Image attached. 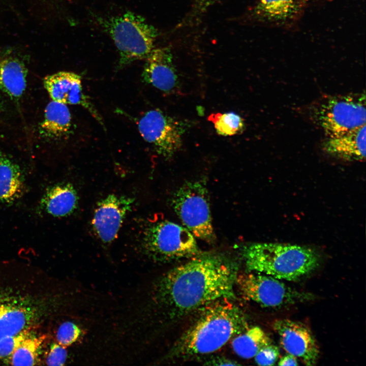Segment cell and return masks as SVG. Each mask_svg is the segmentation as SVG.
Instances as JSON below:
<instances>
[{
  "label": "cell",
  "mask_w": 366,
  "mask_h": 366,
  "mask_svg": "<svg viewBox=\"0 0 366 366\" xmlns=\"http://www.w3.org/2000/svg\"><path fill=\"white\" fill-rule=\"evenodd\" d=\"M70 294L37 266L0 261V340L24 331L43 332L66 315Z\"/></svg>",
  "instance_id": "cell-1"
},
{
  "label": "cell",
  "mask_w": 366,
  "mask_h": 366,
  "mask_svg": "<svg viewBox=\"0 0 366 366\" xmlns=\"http://www.w3.org/2000/svg\"><path fill=\"white\" fill-rule=\"evenodd\" d=\"M237 269L236 262L225 254L201 252L159 280L154 300L176 316L219 299L232 300Z\"/></svg>",
  "instance_id": "cell-2"
},
{
  "label": "cell",
  "mask_w": 366,
  "mask_h": 366,
  "mask_svg": "<svg viewBox=\"0 0 366 366\" xmlns=\"http://www.w3.org/2000/svg\"><path fill=\"white\" fill-rule=\"evenodd\" d=\"M224 298L204 307L196 321L177 342L173 355L188 358L213 353L248 326L244 314Z\"/></svg>",
  "instance_id": "cell-3"
},
{
  "label": "cell",
  "mask_w": 366,
  "mask_h": 366,
  "mask_svg": "<svg viewBox=\"0 0 366 366\" xmlns=\"http://www.w3.org/2000/svg\"><path fill=\"white\" fill-rule=\"evenodd\" d=\"M240 255L247 271L289 281L309 274L320 262L319 254L312 248L281 243L247 244L241 248Z\"/></svg>",
  "instance_id": "cell-4"
},
{
  "label": "cell",
  "mask_w": 366,
  "mask_h": 366,
  "mask_svg": "<svg viewBox=\"0 0 366 366\" xmlns=\"http://www.w3.org/2000/svg\"><path fill=\"white\" fill-rule=\"evenodd\" d=\"M99 25L113 40L118 52L117 69L145 59L155 48L157 29L132 12L109 17L96 16Z\"/></svg>",
  "instance_id": "cell-5"
},
{
  "label": "cell",
  "mask_w": 366,
  "mask_h": 366,
  "mask_svg": "<svg viewBox=\"0 0 366 366\" xmlns=\"http://www.w3.org/2000/svg\"><path fill=\"white\" fill-rule=\"evenodd\" d=\"M308 114L327 137L343 134L365 125V94L324 96L310 105Z\"/></svg>",
  "instance_id": "cell-6"
},
{
  "label": "cell",
  "mask_w": 366,
  "mask_h": 366,
  "mask_svg": "<svg viewBox=\"0 0 366 366\" xmlns=\"http://www.w3.org/2000/svg\"><path fill=\"white\" fill-rule=\"evenodd\" d=\"M141 248L149 258L160 262L189 259L201 253L189 230L167 219L151 223L145 228Z\"/></svg>",
  "instance_id": "cell-7"
},
{
  "label": "cell",
  "mask_w": 366,
  "mask_h": 366,
  "mask_svg": "<svg viewBox=\"0 0 366 366\" xmlns=\"http://www.w3.org/2000/svg\"><path fill=\"white\" fill-rule=\"evenodd\" d=\"M171 205L181 225L196 238L209 243L215 241L209 194L204 178L183 183L174 193Z\"/></svg>",
  "instance_id": "cell-8"
},
{
  "label": "cell",
  "mask_w": 366,
  "mask_h": 366,
  "mask_svg": "<svg viewBox=\"0 0 366 366\" xmlns=\"http://www.w3.org/2000/svg\"><path fill=\"white\" fill-rule=\"evenodd\" d=\"M235 285L245 299L263 307L279 308L308 300L312 297L293 289L280 280L257 272L237 273Z\"/></svg>",
  "instance_id": "cell-9"
},
{
  "label": "cell",
  "mask_w": 366,
  "mask_h": 366,
  "mask_svg": "<svg viewBox=\"0 0 366 366\" xmlns=\"http://www.w3.org/2000/svg\"><path fill=\"white\" fill-rule=\"evenodd\" d=\"M138 131L147 142L166 159L172 158L180 148L182 137L187 124L159 109L144 113L136 121Z\"/></svg>",
  "instance_id": "cell-10"
},
{
  "label": "cell",
  "mask_w": 366,
  "mask_h": 366,
  "mask_svg": "<svg viewBox=\"0 0 366 366\" xmlns=\"http://www.w3.org/2000/svg\"><path fill=\"white\" fill-rule=\"evenodd\" d=\"M272 327L281 345L288 354L307 365H315L318 359V346L310 329L304 324L288 319L276 320Z\"/></svg>",
  "instance_id": "cell-11"
},
{
  "label": "cell",
  "mask_w": 366,
  "mask_h": 366,
  "mask_svg": "<svg viewBox=\"0 0 366 366\" xmlns=\"http://www.w3.org/2000/svg\"><path fill=\"white\" fill-rule=\"evenodd\" d=\"M134 199L110 194L99 201L92 219L94 230L104 243L112 242L127 215L131 210Z\"/></svg>",
  "instance_id": "cell-12"
},
{
  "label": "cell",
  "mask_w": 366,
  "mask_h": 366,
  "mask_svg": "<svg viewBox=\"0 0 366 366\" xmlns=\"http://www.w3.org/2000/svg\"><path fill=\"white\" fill-rule=\"evenodd\" d=\"M43 83L52 101L65 105H77L83 107L103 128L105 127L100 113L83 92L80 75L71 72L60 71L46 76Z\"/></svg>",
  "instance_id": "cell-13"
},
{
  "label": "cell",
  "mask_w": 366,
  "mask_h": 366,
  "mask_svg": "<svg viewBox=\"0 0 366 366\" xmlns=\"http://www.w3.org/2000/svg\"><path fill=\"white\" fill-rule=\"evenodd\" d=\"M144 60L143 81L164 93H171L176 88L177 75L169 48H155Z\"/></svg>",
  "instance_id": "cell-14"
},
{
  "label": "cell",
  "mask_w": 366,
  "mask_h": 366,
  "mask_svg": "<svg viewBox=\"0 0 366 366\" xmlns=\"http://www.w3.org/2000/svg\"><path fill=\"white\" fill-rule=\"evenodd\" d=\"M365 125L343 134L327 137L323 150L345 161H361L365 158Z\"/></svg>",
  "instance_id": "cell-15"
},
{
  "label": "cell",
  "mask_w": 366,
  "mask_h": 366,
  "mask_svg": "<svg viewBox=\"0 0 366 366\" xmlns=\"http://www.w3.org/2000/svg\"><path fill=\"white\" fill-rule=\"evenodd\" d=\"M305 3L304 0H258L252 16L260 22L286 24L297 18Z\"/></svg>",
  "instance_id": "cell-16"
},
{
  "label": "cell",
  "mask_w": 366,
  "mask_h": 366,
  "mask_svg": "<svg viewBox=\"0 0 366 366\" xmlns=\"http://www.w3.org/2000/svg\"><path fill=\"white\" fill-rule=\"evenodd\" d=\"M78 202L77 193L72 185L58 183L47 189L41 199L40 207L49 215L62 217L71 214Z\"/></svg>",
  "instance_id": "cell-17"
},
{
  "label": "cell",
  "mask_w": 366,
  "mask_h": 366,
  "mask_svg": "<svg viewBox=\"0 0 366 366\" xmlns=\"http://www.w3.org/2000/svg\"><path fill=\"white\" fill-rule=\"evenodd\" d=\"M24 191V178L20 167L8 156L0 152V205L14 203Z\"/></svg>",
  "instance_id": "cell-18"
},
{
  "label": "cell",
  "mask_w": 366,
  "mask_h": 366,
  "mask_svg": "<svg viewBox=\"0 0 366 366\" xmlns=\"http://www.w3.org/2000/svg\"><path fill=\"white\" fill-rule=\"evenodd\" d=\"M27 70L19 59L12 57L0 60V90L18 101L26 86Z\"/></svg>",
  "instance_id": "cell-19"
},
{
  "label": "cell",
  "mask_w": 366,
  "mask_h": 366,
  "mask_svg": "<svg viewBox=\"0 0 366 366\" xmlns=\"http://www.w3.org/2000/svg\"><path fill=\"white\" fill-rule=\"evenodd\" d=\"M71 126V115L67 105L52 100L45 109L39 130L42 136L57 139L68 134Z\"/></svg>",
  "instance_id": "cell-20"
},
{
  "label": "cell",
  "mask_w": 366,
  "mask_h": 366,
  "mask_svg": "<svg viewBox=\"0 0 366 366\" xmlns=\"http://www.w3.org/2000/svg\"><path fill=\"white\" fill-rule=\"evenodd\" d=\"M272 343L267 334L258 326L248 327L235 336L231 343L235 353L243 358L254 357L263 347Z\"/></svg>",
  "instance_id": "cell-21"
},
{
  "label": "cell",
  "mask_w": 366,
  "mask_h": 366,
  "mask_svg": "<svg viewBox=\"0 0 366 366\" xmlns=\"http://www.w3.org/2000/svg\"><path fill=\"white\" fill-rule=\"evenodd\" d=\"M49 334L41 332L25 338L11 356L8 364L35 365L40 362L41 351Z\"/></svg>",
  "instance_id": "cell-22"
},
{
  "label": "cell",
  "mask_w": 366,
  "mask_h": 366,
  "mask_svg": "<svg viewBox=\"0 0 366 366\" xmlns=\"http://www.w3.org/2000/svg\"><path fill=\"white\" fill-rule=\"evenodd\" d=\"M207 119L213 123L216 132L223 136L241 134L245 127L243 119L233 112L212 113Z\"/></svg>",
  "instance_id": "cell-23"
},
{
  "label": "cell",
  "mask_w": 366,
  "mask_h": 366,
  "mask_svg": "<svg viewBox=\"0 0 366 366\" xmlns=\"http://www.w3.org/2000/svg\"><path fill=\"white\" fill-rule=\"evenodd\" d=\"M82 330L76 323L66 321L58 326L56 333L58 344L65 347L70 346L77 342L81 337Z\"/></svg>",
  "instance_id": "cell-24"
},
{
  "label": "cell",
  "mask_w": 366,
  "mask_h": 366,
  "mask_svg": "<svg viewBox=\"0 0 366 366\" xmlns=\"http://www.w3.org/2000/svg\"><path fill=\"white\" fill-rule=\"evenodd\" d=\"M36 333H38L24 331L0 340V360L8 364L11 356L21 343L27 337Z\"/></svg>",
  "instance_id": "cell-25"
},
{
  "label": "cell",
  "mask_w": 366,
  "mask_h": 366,
  "mask_svg": "<svg viewBox=\"0 0 366 366\" xmlns=\"http://www.w3.org/2000/svg\"><path fill=\"white\" fill-rule=\"evenodd\" d=\"M278 348L272 343L262 348L254 356L256 362L260 365H272L279 357Z\"/></svg>",
  "instance_id": "cell-26"
},
{
  "label": "cell",
  "mask_w": 366,
  "mask_h": 366,
  "mask_svg": "<svg viewBox=\"0 0 366 366\" xmlns=\"http://www.w3.org/2000/svg\"><path fill=\"white\" fill-rule=\"evenodd\" d=\"M67 359V351L66 347L57 343H53L45 359V364L48 365H63Z\"/></svg>",
  "instance_id": "cell-27"
},
{
  "label": "cell",
  "mask_w": 366,
  "mask_h": 366,
  "mask_svg": "<svg viewBox=\"0 0 366 366\" xmlns=\"http://www.w3.org/2000/svg\"><path fill=\"white\" fill-rule=\"evenodd\" d=\"M219 0H194L195 9L203 12Z\"/></svg>",
  "instance_id": "cell-28"
},
{
  "label": "cell",
  "mask_w": 366,
  "mask_h": 366,
  "mask_svg": "<svg viewBox=\"0 0 366 366\" xmlns=\"http://www.w3.org/2000/svg\"><path fill=\"white\" fill-rule=\"evenodd\" d=\"M298 364L297 358L288 353L282 357L278 362L279 365H297Z\"/></svg>",
  "instance_id": "cell-29"
},
{
  "label": "cell",
  "mask_w": 366,
  "mask_h": 366,
  "mask_svg": "<svg viewBox=\"0 0 366 366\" xmlns=\"http://www.w3.org/2000/svg\"><path fill=\"white\" fill-rule=\"evenodd\" d=\"M210 362H212V363H214V365H237L236 363H235L234 361H232L229 359H227L225 358H217L215 359H214L212 361H211Z\"/></svg>",
  "instance_id": "cell-30"
},
{
  "label": "cell",
  "mask_w": 366,
  "mask_h": 366,
  "mask_svg": "<svg viewBox=\"0 0 366 366\" xmlns=\"http://www.w3.org/2000/svg\"><path fill=\"white\" fill-rule=\"evenodd\" d=\"M3 110H4L3 103V102H2V101L1 98H0V115L1 114V113H2V112H3Z\"/></svg>",
  "instance_id": "cell-31"
},
{
  "label": "cell",
  "mask_w": 366,
  "mask_h": 366,
  "mask_svg": "<svg viewBox=\"0 0 366 366\" xmlns=\"http://www.w3.org/2000/svg\"><path fill=\"white\" fill-rule=\"evenodd\" d=\"M304 1H305L306 3H307V2H309V1H310V0H304Z\"/></svg>",
  "instance_id": "cell-32"
}]
</instances>
